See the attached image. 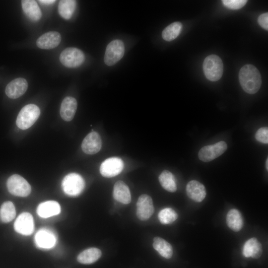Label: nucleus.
<instances>
[{
	"label": "nucleus",
	"instance_id": "5",
	"mask_svg": "<svg viewBox=\"0 0 268 268\" xmlns=\"http://www.w3.org/2000/svg\"><path fill=\"white\" fill-rule=\"evenodd\" d=\"M9 192L12 195L25 197L28 196L31 188L28 182L22 177L17 174H14L8 179L6 183Z\"/></svg>",
	"mask_w": 268,
	"mask_h": 268
},
{
	"label": "nucleus",
	"instance_id": "27",
	"mask_svg": "<svg viewBox=\"0 0 268 268\" xmlns=\"http://www.w3.org/2000/svg\"><path fill=\"white\" fill-rule=\"evenodd\" d=\"M182 24L180 22H174L167 26L162 32L163 39L166 41H171L176 39L181 33Z\"/></svg>",
	"mask_w": 268,
	"mask_h": 268
},
{
	"label": "nucleus",
	"instance_id": "16",
	"mask_svg": "<svg viewBox=\"0 0 268 268\" xmlns=\"http://www.w3.org/2000/svg\"><path fill=\"white\" fill-rule=\"evenodd\" d=\"M35 243L41 248L49 249L53 247L56 242V237L49 229L43 228L39 230L35 237Z\"/></svg>",
	"mask_w": 268,
	"mask_h": 268
},
{
	"label": "nucleus",
	"instance_id": "3",
	"mask_svg": "<svg viewBox=\"0 0 268 268\" xmlns=\"http://www.w3.org/2000/svg\"><path fill=\"white\" fill-rule=\"evenodd\" d=\"M40 114L39 108L30 104L24 106L20 111L16 121L19 129L26 130L31 127L38 119Z\"/></svg>",
	"mask_w": 268,
	"mask_h": 268
},
{
	"label": "nucleus",
	"instance_id": "30",
	"mask_svg": "<svg viewBox=\"0 0 268 268\" xmlns=\"http://www.w3.org/2000/svg\"><path fill=\"white\" fill-rule=\"evenodd\" d=\"M223 5L231 9H239L243 7L247 3L246 0H223Z\"/></svg>",
	"mask_w": 268,
	"mask_h": 268
},
{
	"label": "nucleus",
	"instance_id": "13",
	"mask_svg": "<svg viewBox=\"0 0 268 268\" xmlns=\"http://www.w3.org/2000/svg\"><path fill=\"white\" fill-rule=\"evenodd\" d=\"M28 88L26 80L22 77L14 79L10 81L5 88V93L10 98L16 99L23 95Z\"/></svg>",
	"mask_w": 268,
	"mask_h": 268
},
{
	"label": "nucleus",
	"instance_id": "17",
	"mask_svg": "<svg viewBox=\"0 0 268 268\" xmlns=\"http://www.w3.org/2000/svg\"><path fill=\"white\" fill-rule=\"evenodd\" d=\"M77 107L76 100L71 96H67L63 100L60 108V115L65 121H71L76 112Z\"/></svg>",
	"mask_w": 268,
	"mask_h": 268
},
{
	"label": "nucleus",
	"instance_id": "20",
	"mask_svg": "<svg viewBox=\"0 0 268 268\" xmlns=\"http://www.w3.org/2000/svg\"><path fill=\"white\" fill-rule=\"evenodd\" d=\"M61 211L59 203L54 201H49L40 203L37 212L39 216L43 218H48L57 214Z\"/></svg>",
	"mask_w": 268,
	"mask_h": 268
},
{
	"label": "nucleus",
	"instance_id": "1",
	"mask_svg": "<svg viewBox=\"0 0 268 268\" xmlns=\"http://www.w3.org/2000/svg\"><path fill=\"white\" fill-rule=\"evenodd\" d=\"M239 80L243 89L249 94H255L260 89L262 77L259 70L252 65L242 67L239 72Z\"/></svg>",
	"mask_w": 268,
	"mask_h": 268
},
{
	"label": "nucleus",
	"instance_id": "33",
	"mask_svg": "<svg viewBox=\"0 0 268 268\" xmlns=\"http://www.w3.org/2000/svg\"><path fill=\"white\" fill-rule=\"evenodd\" d=\"M39 2H40L41 3L46 4H53L54 2H56V0H39Z\"/></svg>",
	"mask_w": 268,
	"mask_h": 268
},
{
	"label": "nucleus",
	"instance_id": "12",
	"mask_svg": "<svg viewBox=\"0 0 268 268\" xmlns=\"http://www.w3.org/2000/svg\"><path fill=\"white\" fill-rule=\"evenodd\" d=\"M34 220L32 215L28 212L20 214L14 224L15 231L22 235H29L34 230Z\"/></svg>",
	"mask_w": 268,
	"mask_h": 268
},
{
	"label": "nucleus",
	"instance_id": "24",
	"mask_svg": "<svg viewBox=\"0 0 268 268\" xmlns=\"http://www.w3.org/2000/svg\"><path fill=\"white\" fill-rule=\"evenodd\" d=\"M101 255L102 253L100 249L90 248L80 253L77 256V260L81 264H90L97 261Z\"/></svg>",
	"mask_w": 268,
	"mask_h": 268
},
{
	"label": "nucleus",
	"instance_id": "28",
	"mask_svg": "<svg viewBox=\"0 0 268 268\" xmlns=\"http://www.w3.org/2000/svg\"><path fill=\"white\" fill-rule=\"evenodd\" d=\"M16 214L14 204L11 201L3 202L0 209V218L4 223H8L12 221Z\"/></svg>",
	"mask_w": 268,
	"mask_h": 268
},
{
	"label": "nucleus",
	"instance_id": "21",
	"mask_svg": "<svg viewBox=\"0 0 268 268\" xmlns=\"http://www.w3.org/2000/svg\"><path fill=\"white\" fill-rule=\"evenodd\" d=\"M21 5L23 12L30 20L37 21L41 18L42 12L35 0H23Z\"/></svg>",
	"mask_w": 268,
	"mask_h": 268
},
{
	"label": "nucleus",
	"instance_id": "6",
	"mask_svg": "<svg viewBox=\"0 0 268 268\" xmlns=\"http://www.w3.org/2000/svg\"><path fill=\"white\" fill-rule=\"evenodd\" d=\"M85 60V55L80 50L69 47L62 51L60 56L61 63L69 68L77 67L81 66Z\"/></svg>",
	"mask_w": 268,
	"mask_h": 268
},
{
	"label": "nucleus",
	"instance_id": "29",
	"mask_svg": "<svg viewBox=\"0 0 268 268\" xmlns=\"http://www.w3.org/2000/svg\"><path fill=\"white\" fill-rule=\"evenodd\" d=\"M178 216L176 211L170 207L161 209L158 214V219L163 224H169L173 223L177 219Z\"/></svg>",
	"mask_w": 268,
	"mask_h": 268
},
{
	"label": "nucleus",
	"instance_id": "32",
	"mask_svg": "<svg viewBox=\"0 0 268 268\" xmlns=\"http://www.w3.org/2000/svg\"><path fill=\"white\" fill-rule=\"evenodd\" d=\"M259 25L264 29L268 30V12L261 14L258 18Z\"/></svg>",
	"mask_w": 268,
	"mask_h": 268
},
{
	"label": "nucleus",
	"instance_id": "2",
	"mask_svg": "<svg viewBox=\"0 0 268 268\" xmlns=\"http://www.w3.org/2000/svg\"><path fill=\"white\" fill-rule=\"evenodd\" d=\"M204 74L209 80L216 81L220 79L223 71V65L220 58L216 55H210L204 60Z\"/></svg>",
	"mask_w": 268,
	"mask_h": 268
},
{
	"label": "nucleus",
	"instance_id": "19",
	"mask_svg": "<svg viewBox=\"0 0 268 268\" xmlns=\"http://www.w3.org/2000/svg\"><path fill=\"white\" fill-rule=\"evenodd\" d=\"M263 253L262 246L256 238L248 240L244 244L243 249V255L246 257L254 259L259 258Z\"/></svg>",
	"mask_w": 268,
	"mask_h": 268
},
{
	"label": "nucleus",
	"instance_id": "18",
	"mask_svg": "<svg viewBox=\"0 0 268 268\" xmlns=\"http://www.w3.org/2000/svg\"><path fill=\"white\" fill-rule=\"evenodd\" d=\"M113 196L115 200L127 204L131 201V195L128 186L122 181L116 182L113 187Z\"/></svg>",
	"mask_w": 268,
	"mask_h": 268
},
{
	"label": "nucleus",
	"instance_id": "7",
	"mask_svg": "<svg viewBox=\"0 0 268 268\" xmlns=\"http://www.w3.org/2000/svg\"><path fill=\"white\" fill-rule=\"evenodd\" d=\"M125 46L122 41L116 39L110 42L107 45L104 55V63L108 66L116 64L123 57Z\"/></svg>",
	"mask_w": 268,
	"mask_h": 268
},
{
	"label": "nucleus",
	"instance_id": "25",
	"mask_svg": "<svg viewBox=\"0 0 268 268\" xmlns=\"http://www.w3.org/2000/svg\"><path fill=\"white\" fill-rule=\"evenodd\" d=\"M159 183L165 190L169 192H175L177 190V185L174 175L167 170H164L158 177Z\"/></svg>",
	"mask_w": 268,
	"mask_h": 268
},
{
	"label": "nucleus",
	"instance_id": "31",
	"mask_svg": "<svg viewBox=\"0 0 268 268\" xmlns=\"http://www.w3.org/2000/svg\"><path fill=\"white\" fill-rule=\"evenodd\" d=\"M255 138L257 141L267 144L268 143V127H262L259 129L256 133Z\"/></svg>",
	"mask_w": 268,
	"mask_h": 268
},
{
	"label": "nucleus",
	"instance_id": "34",
	"mask_svg": "<svg viewBox=\"0 0 268 268\" xmlns=\"http://www.w3.org/2000/svg\"><path fill=\"white\" fill-rule=\"evenodd\" d=\"M266 168L268 170V158H267L266 161Z\"/></svg>",
	"mask_w": 268,
	"mask_h": 268
},
{
	"label": "nucleus",
	"instance_id": "11",
	"mask_svg": "<svg viewBox=\"0 0 268 268\" xmlns=\"http://www.w3.org/2000/svg\"><path fill=\"white\" fill-rule=\"evenodd\" d=\"M101 147L102 140L99 134L93 131L85 137L81 144L82 150L87 154L98 152Z\"/></svg>",
	"mask_w": 268,
	"mask_h": 268
},
{
	"label": "nucleus",
	"instance_id": "10",
	"mask_svg": "<svg viewBox=\"0 0 268 268\" xmlns=\"http://www.w3.org/2000/svg\"><path fill=\"white\" fill-rule=\"evenodd\" d=\"M154 211L152 198L148 195H140L136 202V214L137 218L142 221L148 219Z\"/></svg>",
	"mask_w": 268,
	"mask_h": 268
},
{
	"label": "nucleus",
	"instance_id": "26",
	"mask_svg": "<svg viewBox=\"0 0 268 268\" xmlns=\"http://www.w3.org/2000/svg\"><path fill=\"white\" fill-rule=\"evenodd\" d=\"M76 6V2L73 0H60L58 6L60 15L64 19H69L72 16Z\"/></svg>",
	"mask_w": 268,
	"mask_h": 268
},
{
	"label": "nucleus",
	"instance_id": "9",
	"mask_svg": "<svg viewBox=\"0 0 268 268\" xmlns=\"http://www.w3.org/2000/svg\"><path fill=\"white\" fill-rule=\"evenodd\" d=\"M124 168L123 160L118 157H111L104 160L100 167V172L104 177L111 178L119 174Z\"/></svg>",
	"mask_w": 268,
	"mask_h": 268
},
{
	"label": "nucleus",
	"instance_id": "23",
	"mask_svg": "<svg viewBox=\"0 0 268 268\" xmlns=\"http://www.w3.org/2000/svg\"><path fill=\"white\" fill-rule=\"evenodd\" d=\"M153 248L163 257L170 259L173 255V248L171 245L164 239L156 237L153 239Z\"/></svg>",
	"mask_w": 268,
	"mask_h": 268
},
{
	"label": "nucleus",
	"instance_id": "22",
	"mask_svg": "<svg viewBox=\"0 0 268 268\" xmlns=\"http://www.w3.org/2000/svg\"><path fill=\"white\" fill-rule=\"evenodd\" d=\"M226 223L233 231H239L243 226V219L240 211L236 209H230L227 214Z\"/></svg>",
	"mask_w": 268,
	"mask_h": 268
},
{
	"label": "nucleus",
	"instance_id": "4",
	"mask_svg": "<svg viewBox=\"0 0 268 268\" xmlns=\"http://www.w3.org/2000/svg\"><path fill=\"white\" fill-rule=\"evenodd\" d=\"M62 187L64 192L67 195L75 197L83 191L85 182L83 178L75 173L66 175L63 179Z\"/></svg>",
	"mask_w": 268,
	"mask_h": 268
},
{
	"label": "nucleus",
	"instance_id": "14",
	"mask_svg": "<svg viewBox=\"0 0 268 268\" xmlns=\"http://www.w3.org/2000/svg\"><path fill=\"white\" fill-rule=\"evenodd\" d=\"M61 41L60 34L50 31L42 35L36 41L37 46L42 49H51L57 47Z\"/></svg>",
	"mask_w": 268,
	"mask_h": 268
},
{
	"label": "nucleus",
	"instance_id": "15",
	"mask_svg": "<svg viewBox=\"0 0 268 268\" xmlns=\"http://www.w3.org/2000/svg\"><path fill=\"white\" fill-rule=\"evenodd\" d=\"M186 190L189 198L198 202L202 201L206 195L204 185L196 180L189 182L186 186Z\"/></svg>",
	"mask_w": 268,
	"mask_h": 268
},
{
	"label": "nucleus",
	"instance_id": "8",
	"mask_svg": "<svg viewBox=\"0 0 268 268\" xmlns=\"http://www.w3.org/2000/svg\"><path fill=\"white\" fill-rule=\"evenodd\" d=\"M227 145L224 141H219L213 145H206L199 151V159L203 162H209L222 155L227 149Z\"/></svg>",
	"mask_w": 268,
	"mask_h": 268
}]
</instances>
